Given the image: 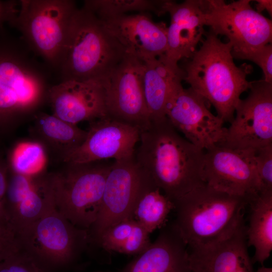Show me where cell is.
Instances as JSON below:
<instances>
[{"mask_svg": "<svg viewBox=\"0 0 272 272\" xmlns=\"http://www.w3.org/2000/svg\"><path fill=\"white\" fill-rule=\"evenodd\" d=\"M139 142L137 164L173 202L205 184V151L181 135L167 117L151 121Z\"/></svg>", "mask_w": 272, "mask_h": 272, "instance_id": "obj_1", "label": "cell"}, {"mask_svg": "<svg viewBox=\"0 0 272 272\" xmlns=\"http://www.w3.org/2000/svg\"><path fill=\"white\" fill-rule=\"evenodd\" d=\"M204 37L199 48L180 66L183 80L214 106L224 123H231L241 95L251 86L252 81L247 80L251 67L237 66L230 43L222 42L211 30Z\"/></svg>", "mask_w": 272, "mask_h": 272, "instance_id": "obj_2", "label": "cell"}, {"mask_svg": "<svg viewBox=\"0 0 272 272\" xmlns=\"http://www.w3.org/2000/svg\"><path fill=\"white\" fill-rule=\"evenodd\" d=\"M125 50L103 22L83 7L70 25L58 73L60 82L98 81L105 84Z\"/></svg>", "mask_w": 272, "mask_h": 272, "instance_id": "obj_3", "label": "cell"}, {"mask_svg": "<svg viewBox=\"0 0 272 272\" xmlns=\"http://www.w3.org/2000/svg\"><path fill=\"white\" fill-rule=\"evenodd\" d=\"M251 200L205 184L174 202L173 223L188 248L207 245L228 237L245 223Z\"/></svg>", "mask_w": 272, "mask_h": 272, "instance_id": "obj_4", "label": "cell"}, {"mask_svg": "<svg viewBox=\"0 0 272 272\" xmlns=\"http://www.w3.org/2000/svg\"><path fill=\"white\" fill-rule=\"evenodd\" d=\"M21 38L0 46V120L34 115L47 99V67Z\"/></svg>", "mask_w": 272, "mask_h": 272, "instance_id": "obj_5", "label": "cell"}, {"mask_svg": "<svg viewBox=\"0 0 272 272\" xmlns=\"http://www.w3.org/2000/svg\"><path fill=\"white\" fill-rule=\"evenodd\" d=\"M77 9L72 0H21L11 22L46 66L58 71L70 25Z\"/></svg>", "mask_w": 272, "mask_h": 272, "instance_id": "obj_6", "label": "cell"}, {"mask_svg": "<svg viewBox=\"0 0 272 272\" xmlns=\"http://www.w3.org/2000/svg\"><path fill=\"white\" fill-rule=\"evenodd\" d=\"M250 2L202 0L205 26L217 36L228 38L234 58L253 61L264 46L271 43L272 22Z\"/></svg>", "mask_w": 272, "mask_h": 272, "instance_id": "obj_7", "label": "cell"}, {"mask_svg": "<svg viewBox=\"0 0 272 272\" xmlns=\"http://www.w3.org/2000/svg\"><path fill=\"white\" fill-rule=\"evenodd\" d=\"M106 161L67 164L63 172L52 174L55 206L79 228L88 230L97 218L113 163Z\"/></svg>", "mask_w": 272, "mask_h": 272, "instance_id": "obj_8", "label": "cell"}, {"mask_svg": "<svg viewBox=\"0 0 272 272\" xmlns=\"http://www.w3.org/2000/svg\"><path fill=\"white\" fill-rule=\"evenodd\" d=\"M18 236L21 248L50 269L70 264L91 241L88 230L73 225L55 202Z\"/></svg>", "mask_w": 272, "mask_h": 272, "instance_id": "obj_9", "label": "cell"}, {"mask_svg": "<svg viewBox=\"0 0 272 272\" xmlns=\"http://www.w3.org/2000/svg\"><path fill=\"white\" fill-rule=\"evenodd\" d=\"M155 185L150 176L137 164L134 156L126 160L113 161L105 181L97 218L90 228L91 241L96 242L109 228L133 218L139 200Z\"/></svg>", "mask_w": 272, "mask_h": 272, "instance_id": "obj_10", "label": "cell"}, {"mask_svg": "<svg viewBox=\"0 0 272 272\" xmlns=\"http://www.w3.org/2000/svg\"><path fill=\"white\" fill-rule=\"evenodd\" d=\"M221 144L254 151L272 145V83L252 81L247 96L238 103Z\"/></svg>", "mask_w": 272, "mask_h": 272, "instance_id": "obj_11", "label": "cell"}, {"mask_svg": "<svg viewBox=\"0 0 272 272\" xmlns=\"http://www.w3.org/2000/svg\"><path fill=\"white\" fill-rule=\"evenodd\" d=\"M202 176L207 185L231 195L252 199L259 192L253 150L220 144L205 151Z\"/></svg>", "mask_w": 272, "mask_h": 272, "instance_id": "obj_12", "label": "cell"}, {"mask_svg": "<svg viewBox=\"0 0 272 272\" xmlns=\"http://www.w3.org/2000/svg\"><path fill=\"white\" fill-rule=\"evenodd\" d=\"M144 65L143 60L126 52L105 84L108 116L141 131L151 122L143 90Z\"/></svg>", "mask_w": 272, "mask_h": 272, "instance_id": "obj_13", "label": "cell"}, {"mask_svg": "<svg viewBox=\"0 0 272 272\" xmlns=\"http://www.w3.org/2000/svg\"><path fill=\"white\" fill-rule=\"evenodd\" d=\"M206 101L190 88L179 83L173 89L166 106V116L172 126L191 143L206 151L222 144L227 128L214 115Z\"/></svg>", "mask_w": 272, "mask_h": 272, "instance_id": "obj_14", "label": "cell"}, {"mask_svg": "<svg viewBox=\"0 0 272 272\" xmlns=\"http://www.w3.org/2000/svg\"><path fill=\"white\" fill-rule=\"evenodd\" d=\"M140 133L139 128L109 116L91 121L84 141L61 160L67 164H82L130 159Z\"/></svg>", "mask_w": 272, "mask_h": 272, "instance_id": "obj_15", "label": "cell"}, {"mask_svg": "<svg viewBox=\"0 0 272 272\" xmlns=\"http://www.w3.org/2000/svg\"><path fill=\"white\" fill-rule=\"evenodd\" d=\"M47 101L52 115L72 124L108 116L106 89L100 82H61L50 86Z\"/></svg>", "mask_w": 272, "mask_h": 272, "instance_id": "obj_16", "label": "cell"}, {"mask_svg": "<svg viewBox=\"0 0 272 272\" xmlns=\"http://www.w3.org/2000/svg\"><path fill=\"white\" fill-rule=\"evenodd\" d=\"M149 14H124L102 21L126 53L146 61L163 56L167 49L168 27Z\"/></svg>", "mask_w": 272, "mask_h": 272, "instance_id": "obj_17", "label": "cell"}, {"mask_svg": "<svg viewBox=\"0 0 272 272\" xmlns=\"http://www.w3.org/2000/svg\"><path fill=\"white\" fill-rule=\"evenodd\" d=\"M164 11L169 13L167 49L162 56L169 64L178 66L181 59L190 58L206 34L202 0H186L181 3L165 1Z\"/></svg>", "mask_w": 272, "mask_h": 272, "instance_id": "obj_18", "label": "cell"}, {"mask_svg": "<svg viewBox=\"0 0 272 272\" xmlns=\"http://www.w3.org/2000/svg\"><path fill=\"white\" fill-rule=\"evenodd\" d=\"M248 247L244 223L219 241L188 248L192 271L254 272Z\"/></svg>", "mask_w": 272, "mask_h": 272, "instance_id": "obj_19", "label": "cell"}, {"mask_svg": "<svg viewBox=\"0 0 272 272\" xmlns=\"http://www.w3.org/2000/svg\"><path fill=\"white\" fill-rule=\"evenodd\" d=\"M120 272H192L187 245L173 222L161 227L156 240Z\"/></svg>", "mask_w": 272, "mask_h": 272, "instance_id": "obj_20", "label": "cell"}, {"mask_svg": "<svg viewBox=\"0 0 272 272\" xmlns=\"http://www.w3.org/2000/svg\"><path fill=\"white\" fill-rule=\"evenodd\" d=\"M55 202L52 174L36 176L29 188L4 202L9 223L18 235Z\"/></svg>", "mask_w": 272, "mask_h": 272, "instance_id": "obj_21", "label": "cell"}, {"mask_svg": "<svg viewBox=\"0 0 272 272\" xmlns=\"http://www.w3.org/2000/svg\"><path fill=\"white\" fill-rule=\"evenodd\" d=\"M144 62L143 90L150 121L162 120L166 117L170 95L183 80L184 72L179 65L168 63L162 56Z\"/></svg>", "mask_w": 272, "mask_h": 272, "instance_id": "obj_22", "label": "cell"}, {"mask_svg": "<svg viewBox=\"0 0 272 272\" xmlns=\"http://www.w3.org/2000/svg\"><path fill=\"white\" fill-rule=\"evenodd\" d=\"M249 206L247 244L255 250L252 262L263 265L272 250V190L259 192Z\"/></svg>", "mask_w": 272, "mask_h": 272, "instance_id": "obj_23", "label": "cell"}, {"mask_svg": "<svg viewBox=\"0 0 272 272\" xmlns=\"http://www.w3.org/2000/svg\"><path fill=\"white\" fill-rule=\"evenodd\" d=\"M34 131L44 147L47 146L60 159L85 140L87 130L53 115L37 112L34 115Z\"/></svg>", "mask_w": 272, "mask_h": 272, "instance_id": "obj_24", "label": "cell"}, {"mask_svg": "<svg viewBox=\"0 0 272 272\" xmlns=\"http://www.w3.org/2000/svg\"><path fill=\"white\" fill-rule=\"evenodd\" d=\"M149 235L140 223L131 218L106 230L96 243L107 251L139 255L150 245Z\"/></svg>", "mask_w": 272, "mask_h": 272, "instance_id": "obj_25", "label": "cell"}, {"mask_svg": "<svg viewBox=\"0 0 272 272\" xmlns=\"http://www.w3.org/2000/svg\"><path fill=\"white\" fill-rule=\"evenodd\" d=\"M174 209V202L155 185L139 200L133 219L150 234L166 223L168 215Z\"/></svg>", "mask_w": 272, "mask_h": 272, "instance_id": "obj_26", "label": "cell"}, {"mask_svg": "<svg viewBox=\"0 0 272 272\" xmlns=\"http://www.w3.org/2000/svg\"><path fill=\"white\" fill-rule=\"evenodd\" d=\"M165 2L154 0H86L83 7L101 21H105L133 11L139 13L152 12L160 16L165 14Z\"/></svg>", "mask_w": 272, "mask_h": 272, "instance_id": "obj_27", "label": "cell"}, {"mask_svg": "<svg viewBox=\"0 0 272 272\" xmlns=\"http://www.w3.org/2000/svg\"><path fill=\"white\" fill-rule=\"evenodd\" d=\"M14 172L27 176L42 174L46 164L45 148L38 142H26L15 147L12 156Z\"/></svg>", "mask_w": 272, "mask_h": 272, "instance_id": "obj_28", "label": "cell"}, {"mask_svg": "<svg viewBox=\"0 0 272 272\" xmlns=\"http://www.w3.org/2000/svg\"><path fill=\"white\" fill-rule=\"evenodd\" d=\"M0 272H51L50 269L21 248L0 261Z\"/></svg>", "mask_w": 272, "mask_h": 272, "instance_id": "obj_29", "label": "cell"}, {"mask_svg": "<svg viewBox=\"0 0 272 272\" xmlns=\"http://www.w3.org/2000/svg\"><path fill=\"white\" fill-rule=\"evenodd\" d=\"M259 192L272 190V145L255 151Z\"/></svg>", "mask_w": 272, "mask_h": 272, "instance_id": "obj_30", "label": "cell"}, {"mask_svg": "<svg viewBox=\"0 0 272 272\" xmlns=\"http://www.w3.org/2000/svg\"><path fill=\"white\" fill-rule=\"evenodd\" d=\"M21 248L18 234L10 225L0 226V261Z\"/></svg>", "mask_w": 272, "mask_h": 272, "instance_id": "obj_31", "label": "cell"}, {"mask_svg": "<svg viewBox=\"0 0 272 272\" xmlns=\"http://www.w3.org/2000/svg\"><path fill=\"white\" fill-rule=\"evenodd\" d=\"M258 65L263 72V80L272 83V45H266L252 61Z\"/></svg>", "mask_w": 272, "mask_h": 272, "instance_id": "obj_32", "label": "cell"}, {"mask_svg": "<svg viewBox=\"0 0 272 272\" xmlns=\"http://www.w3.org/2000/svg\"><path fill=\"white\" fill-rule=\"evenodd\" d=\"M19 1L4 3L0 2V24L5 19L11 22L16 17L19 9Z\"/></svg>", "mask_w": 272, "mask_h": 272, "instance_id": "obj_33", "label": "cell"}, {"mask_svg": "<svg viewBox=\"0 0 272 272\" xmlns=\"http://www.w3.org/2000/svg\"><path fill=\"white\" fill-rule=\"evenodd\" d=\"M256 2H257L256 8L257 12L261 13L262 11L266 10L271 17L272 1L271 0H258Z\"/></svg>", "mask_w": 272, "mask_h": 272, "instance_id": "obj_34", "label": "cell"}, {"mask_svg": "<svg viewBox=\"0 0 272 272\" xmlns=\"http://www.w3.org/2000/svg\"><path fill=\"white\" fill-rule=\"evenodd\" d=\"M8 179L4 171L0 168V199L4 200Z\"/></svg>", "mask_w": 272, "mask_h": 272, "instance_id": "obj_35", "label": "cell"}, {"mask_svg": "<svg viewBox=\"0 0 272 272\" xmlns=\"http://www.w3.org/2000/svg\"><path fill=\"white\" fill-rule=\"evenodd\" d=\"M256 272H272V268L271 267H265L263 265Z\"/></svg>", "mask_w": 272, "mask_h": 272, "instance_id": "obj_36", "label": "cell"}]
</instances>
